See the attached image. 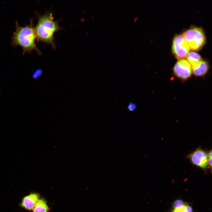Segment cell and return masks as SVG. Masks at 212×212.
<instances>
[{
    "instance_id": "14",
    "label": "cell",
    "mask_w": 212,
    "mask_h": 212,
    "mask_svg": "<svg viewBox=\"0 0 212 212\" xmlns=\"http://www.w3.org/2000/svg\"><path fill=\"white\" fill-rule=\"evenodd\" d=\"M42 74V70L40 69H38L34 72L32 75V77L36 79L38 77H40Z\"/></svg>"
},
{
    "instance_id": "18",
    "label": "cell",
    "mask_w": 212,
    "mask_h": 212,
    "mask_svg": "<svg viewBox=\"0 0 212 212\" xmlns=\"http://www.w3.org/2000/svg\"><path fill=\"white\" fill-rule=\"evenodd\" d=\"M138 18V16L135 17V19H134V21L135 22L137 20Z\"/></svg>"
},
{
    "instance_id": "20",
    "label": "cell",
    "mask_w": 212,
    "mask_h": 212,
    "mask_svg": "<svg viewBox=\"0 0 212 212\" xmlns=\"http://www.w3.org/2000/svg\"><path fill=\"white\" fill-rule=\"evenodd\" d=\"M119 5H120V4H119L118 5V7L119 6Z\"/></svg>"
},
{
    "instance_id": "16",
    "label": "cell",
    "mask_w": 212,
    "mask_h": 212,
    "mask_svg": "<svg viewBox=\"0 0 212 212\" xmlns=\"http://www.w3.org/2000/svg\"><path fill=\"white\" fill-rule=\"evenodd\" d=\"M212 150H211L207 152V155L208 158H212Z\"/></svg>"
},
{
    "instance_id": "12",
    "label": "cell",
    "mask_w": 212,
    "mask_h": 212,
    "mask_svg": "<svg viewBox=\"0 0 212 212\" xmlns=\"http://www.w3.org/2000/svg\"><path fill=\"white\" fill-rule=\"evenodd\" d=\"M183 212H193L192 208L186 203L182 208Z\"/></svg>"
},
{
    "instance_id": "7",
    "label": "cell",
    "mask_w": 212,
    "mask_h": 212,
    "mask_svg": "<svg viewBox=\"0 0 212 212\" xmlns=\"http://www.w3.org/2000/svg\"><path fill=\"white\" fill-rule=\"evenodd\" d=\"M193 75L197 77L204 76L208 72L209 65L208 62L201 60L191 65Z\"/></svg>"
},
{
    "instance_id": "4",
    "label": "cell",
    "mask_w": 212,
    "mask_h": 212,
    "mask_svg": "<svg viewBox=\"0 0 212 212\" xmlns=\"http://www.w3.org/2000/svg\"><path fill=\"white\" fill-rule=\"evenodd\" d=\"M190 48L182 34L176 35L173 38L172 45V52L178 60L186 58Z\"/></svg>"
},
{
    "instance_id": "8",
    "label": "cell",
    "mask_w": 212,
    "mask_h": 212,
    "mask_svg": "<svg viewBox=\"0 0 212 212\" xmlns=\"http://www.w3.org/2000/svg\"><path fill=\"white\" fill-rule=\"evenodd\" d=\"M39 198L37 194H31L24 198L21 202V206L26 209L31 210L34 208Z\"/></svg>"
},
{
    "instance_id": "3",
    "label": "cell",
    "mask_w": 212,
    "mask_h": 212,
    "mask_svg": "<svg viewBox=\"0 0 212 212\" xmlns=\"http://www.w3.org/2000/svg\"><path fill=\"white\" fill-rule=\"evenodd\" d=\"M190 49L193 51L200 50L206 42V37L203 30L193 27L186 31L182 34Z\"/></svg>"
},
{
    "instance_id": "6",
    "label": "cell",
    "mask_w": 212,
    "mask_h": 212,
    "mask_svg": "<svg viewBox=\"0 0 212 212\" xmlns=\"http://www.w3.org/2000/svg\"><path fill=\"white\" fill-rule=\"evenodd\" d=\"M188 158L193 165L203 169L205 170L208 166L207 152L200 147L188 155Z\"/></svg>"
},
{
    "instance_id": "11",
    "label": "cell",
    "mask_w": 212,
    "mask_h": 212,
    "mask_svg": "<svg viewBox=\"0 0 212 212\" xmlns=\"http://www.w3.org/2000/svg\"><path fill=\"white\" fill-rule=\"evenodd\" d=\"M186 203H184L183 201L181 200H177L175 201L173 204V207L174 209H181L183 208Z\"/></svg>"
},
{
    "instance_id": "5",
    "label": "cell",
    "mask_w": 212,
    "mask_h": 212,
    "mask_svg": "<svg viewBox=\"0 0 212 212\" xmlns=\"http://www.w3.org/2000/svg\"><path fill=\"white\" fill-rule=\"evenodd\" d=\"M173 71L175 76L183 81L188 80L192 73L191 64L185 59L178 60L174 65Z\"/></svg>"
},
{
    "instance_id": "17",
    "label": "cell",
    "mask_w": 212,
    "mask_h": 212,
    "mask_svg": "<svg viewBox=\"0 0 212 212\" xmlns=\"http://www.w3.org/2000/svg\"><path fill=\"white\" fill-rule=\"evenodd\" d=\"M182 208L180 209H174L172 212H183Z\"/></svg>"
},
{
    "instance_id": "2",
    "label": "cell",
    "mask_w": 212,
    "mask_h": 212,
    "mask_svg": "<svg viewBox=\"0 0 212 212\" xmlns=\"http://www.w3.org/2000/svg\"><path fill=\"white\" fill-rule=\"evenodd\" d=\"M60 29L58 22L54 21L52 14L48 12L39 16L34 30L38 40L49 44L54 48V35Z\"/></svg>"
},
{
    "instance_id": "10",
    "label": "cell",
    "mask_w": 212,
    "mask_h": 212,
    "mask_svg": "<svg viewBox=\"0 0 212 212\" xmlns=\"http://www.w3.org/2000/svg\"><path fill=\"white\" fill-rule=\"evenodd\" d=\"M186 58L190 64L191 66L202 60L200 55L197 53L194 52H189Z\"/></svg>"
},
{
    "instance_id": "19",
    "label": "cell",
    "mask_w": 212,
    "mask_h": 212,
    "mask_svg": "<svg viewBox=\"0 0 212 212\" xmlns=\"http://www.w3.org/2000/svg\"><path fill=\"white\" fill-rule=\"evenodd\" d=\"M134 51H135V52H137V48H135V50H134Z\"/></svg>"
},
{
    "instance_id": "9",
    "label": "cell",
    "mask_w": 212,
    "mask_h": 212,
    "mask_svg": "<svg viewBox=\"0 0 212 212\" xmlns=\"http://www.w3.org/2000/svg\"><path fill=\"white\" fill-rule=\"evenodd\" d=\"M48 209L45 201L42 199H39L33 208V212H47Z\"/></svg>"
},
{
    "instance_id": "13",
    "label": "cell",
    "mask_w": 212,
    "mask_h": 212,
    "mask_svg": "<svg viewBox=\"0 0 212 212\" xmlns=\"http://www.w3.org/2000/svg\"><path fill=\"white\" fill-rule=\"evenodd\" d=\"M136 107V105L135 103L132 102L130 103L127 106L128 110L130 111H134Z\"/></svg>"
},
{
    "instance_id": "1",
    "label": "cell",
    "mask_w": 212,
    "mask_h": 212,
    "mask_svg": "<svg viewBox=\"0 0 212 212\" xmlns=\"http://www.w3.org/2000/svg\"><path fill=\"white\" fill-rule=\"evenodd\" d=\"M37 38L34 28L31 21L30 24L24 26H20L17 21L16 30L12 37V45L16 47L19 46L23 50V54L30 53L35 50L39 53L35 43Z\"/></svg>"
},
{
    "instance_id": "15",
    "label": "cell",
    "mask_w": 212,
    "mask_h": 212,
    "mask_svg": "<svg viewBox=\"0 0 212 212\" xmlns=\"http://www.w3.org/2000/svg\"><path fill=\"white\" fill-rule=\"evenodd\" d=\"M208 165H209L211 168V170L212 169V158H208Z\"/></svg>"
}]
</instances>
